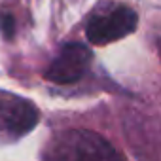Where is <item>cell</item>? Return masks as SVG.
I'll return each instance as SVG.
<instances>
[{
    "instance_id": "cell-2",
    "label": "cell",
    "mask_w": 161,
    "mask_h": 161,
    "mask_svg": "<svg viewBox=\"0 0 161 161\" xmlns=\"http://www.w3.org/2000/svg\"><path fill=\"white\" fill-rule=\"evenodd\" d=\"M136 14L133 8L116 4L106 12H97L87 23V40L97 46H104L123 36L131 34L136 29Z\"/></svg>"
},
{
    "instance_id": "cell-3",
    "label": "cell",
    "mask_w": 161,
    "mask_h": 161,
    "mask_svg": "<svg viewBox=\"0 0 161 161\" xmlns=\"http://www.w3.org/2000/svg\"><path fill=\"white\" fill-rule=\"evenodd\" d=\"M38 118L40 114L31 101L0 91V136L19 138L36 127Z\"/></svg>"
},
{
    "instance_id": "cell-4",
    "label": "cell",
    "mask_w": 161,
    "mask_h": 161,
    "mask_svg": "<svg viewBox=\"0 0 161 161\" xmlns=\"http://www.w3.org/2000/svg\"><path fill=\"white\" fill-rule=\"evenodd\" d=\"M91 59L93 53L86 44H66L46 70V80L61 86L74 84L87 72Z\"/></svg>"
},
{
    "instance_id": "cell-1",
    "label": "cell",
    "mask_w": 161,
    "mask_h": 161,
    "mask_svg": "<svg viewBox=\"0 0 161 161\" xmlns=\"http://www.w3.org/2000/svg\"><path fill=\"white\" fill-rule=\"evenodd\" d=\"M53 161H127V157L101 135L72 129L59 136Z\"/></svg>"
}]
</instances>
